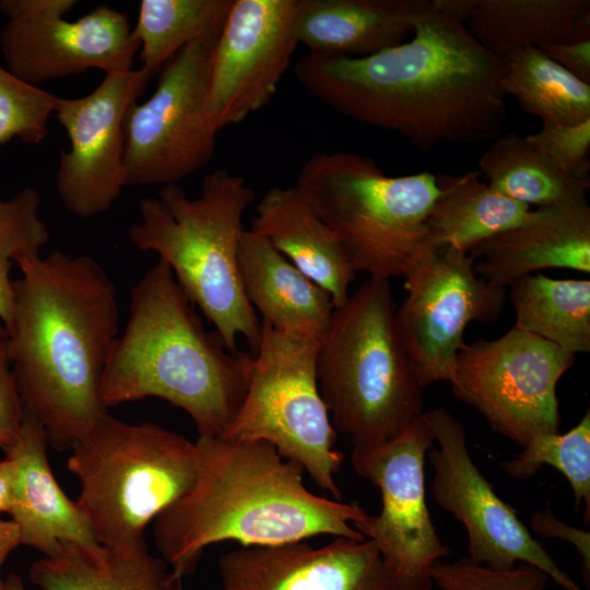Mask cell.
Masks as SVG:
<instances>
[{"label":"cell","instance_id":"6da1fadb","mask_svg":"<svg viewBox=\"0 0 590 590\" xmlns=\"http://www.w3.org/2000/svg\"><path fill=\"white\" fill-rule=\"evenodd\" d=\"M410 40L364 57L307 54L295 76L320 102L429 153L493 140L506 120L504 61L464 23L425 0Z\"/></svg>","mask_w":590,"mask_h":590},{"label":"cell","instance_id":"7a4b0ae2","mask_svg":"<svg viewBox=\"0 0 590 590\" xmlns=\"http://www.w3.org/2000/svg\"><path fill=\"white\" fill-rule=\"evenodd\" d=\"M9 356L21 401L48 445L69 450L107 410L102 377L118 338L113 281L86 255L52 251L16 263Z\"/></svg>","mask_w":590,"mask_h":590},{"label":"cell","instance_id":"3957f363","mask_svg":"<svg viewBox=\"0 0 590 590\" xmlns=\"http://www.w3.org/2000/svg\"><path fill=\"white\" fill-rule=\"evenodd\" d=\"M190 488L153 521L160 556L184 578L211 545H278L319 535L365 539L353 522L367 512L357 503L323 497L303 482V468L270 444L198 437Z\"/></svg>","mask_w":590,"mask_h":590},{"label":"cell","instance_id":"277c9868","mask_svg":"<svg viewBox=\"0 0 590 590\" xmlns=\"http://www.w3.org/2000/svg\"><path fill=\"white\" fill-rule=\"evenodd\" d=\"M253 355L206 331L169 267L157 260L131 291L130 314L102 382L108 410L158 398L186 412L198 437L223 435L244 401Z\"/></svg>","mask_w":590,"mask_h":590},{"label":"cell","instance_id":"5b68a950","mask_svg":"<svg viewBox=\"0 0 590 590\" xmlns=\"http://www.w3.org/2000/svg\"><path fill=\"white\" fill-rule=\"evenodd\" d=\"M255 192L227 170L204 177L200 194L190 198L178 184L139 202V220L128 229L130 243L166 262L193 305L214 326L231 352L245 338L255 355L261 321L240 281L238 248L246 210Z\"/></svg>","mask_w":590,"mask_h":590},{"label":"cell","instance_id":"8992f818","mask_svg":"<svg viewBox=\"0 0 590 590\" xmlns=\"http://www.w3.org/2000/svg\"><path fill=\"white\" fill-rule=\"evenodd\" d=\"M394 312L389 281L369 278L334 307L319 341V392L333 427L353 447L391 440L424 412Z\"/></svg>","mask_w":590,"mask_h":590},{"label":"cell","instance_id":"52a82bcc","mask_svg":"<svg viewBox=\"0 0 590 590\" xmlns=\"http://www.w3.org/2000/svg\"><path fill=\"white\" fill-rule=\"evenodd\" d=\"M294 187L337 235L356 273L389 281L434 250L426 221L439 193L435 174L388 176L359 153L320 152L305 161Z\"/></svg>","mask_w":590,"mask_h":590},{"label":"cell","instance_id":"ba28073f","mask_svg":"<svg viewBox=\"0 0 590 590\" xmlns=\"http://www.w3.org/2000/svg\"><path fill=\"white\" fill-rule=\"evenodd\" d=\"M75 500L102 545L145 542V530L191 486L196 444L154 423L104 414L69 449Z\"/></svg>","mask_w":590,"mask_h":590},{"label":"cell","instance_id":"9c48e42d","mask_svg":"<svg viewBox=\"0 0 590 590\" xmlns=\"http://www.w3.org/2000/svg\"><path fill=\"white\" fill-rule=\"evenodd\" d=\"M318 346L311 337L261 321L244 401L223 435L272 445L331 498L342 500L335 475L344 453L334 448L338 432L318 388Z\"/></svg>","mask_w":590,"mask_h":590},{"label":"cell","instance_id":"30bf717a","mask_svg":"<svg viewBox=\"0 0 590 590\" xmlns=\"http://www.w3.org/2000/svg\"><path fill=\"white\" fill-rule=\"evenodd\" d=\"M576 355L512 327L494 340L464 344L449 378L452 394L520 447L559 433L556 386Z\"/></svg>","mask_w":590,"mask_h":590},{"label":"cell","instance_id":"8fae6325","mask_svg":"<svg viewBox=\"0 0 590 590\" xmlns=\"http://www.w3.org/2000/svg\"><path fill=\"white\" fill-rule=\"evenodd\" d=\"M434 441L423 412L396 438L351 452L354 471L381 495L379 514H367L353 527L375 543L391 590H432V569L450 553L425 499L424 463Z\"/></svg>","mask_w":590,"mask_h":590},{"label":"cell","instance_id":"7c38bea8","mask_svg":"<svg viewBox=\"0 0 590 590\" xmlns=\"http://www.w3.org/2000/svg\"><path fill=\"white\" fill-rule=\"evenodd\" d=\"M215 42H194L160 71L154 93L134 102L123 122L126 186L172 185L212 158L217 131L206 115Z\"/></svg>","mask_w":590,"mask_h":590},{"label":"cell","instance_id":"4fadbf2b","mask_svg":"<svg viewBox=\"0 0 590 590\" xmlns=\"http://www.w3.org/2000/svg\"><path fill=\"white\" fill-rule=\"evenodd\" d=\"M474 263L445 247L425 252L403 275L408 295L394 324L421 388L449 381L467 326L495 322L504 310L506 288L479 275Z\"/></svg>","mask_w":590,"mask_h":590},{"label":"cell","instance_id":"5bb4252c","mask_svg":"<svg viewBox=\"0 0 590 590\" xmlns=\"http://www.w3.org/2000/svg\"><path fill=\"white\" fill-rule=\"evenodd\" d=\"M439 447L427 452L433 467L432 496L464 527L469 559L494 570L516 563L533 566L565 590H583L567 575L503 500L474 463L465 428L441 408L424 412Z\"/></svg>","mask_w":590,"mask_h":590},{"label":"cell","instance_id":"9a60e30c","mask_svg":"<svg viewBox=\"0 0 590 590\" xmlns=\"http://www.w3.org/2000/svg\"><path fill=\"white\" fill-rule=\"evenodd\" d=\"M153 75L143 67L106 73L90 94L57 98L54 114L70 149L60 153L56 190L72 214L93 217L109 210L120 197L126 186L125 117Z\"/></svg>","mask_w":590,"mask_h":590},{"label":"cell","instance_id":"2e32d148","mask_svg":"<svg viewBox=\"0 0 590 590\" xmlns=\"http://www.w3.org/2000/svg\"><path fill=\"white\" fill-rule=\"evenodd\" d=\"M298 0H233L213 47L206 115L219 132L266 107L298 45Z\"/></svg>","mask_w":590,"mask_h":590},{"label":"cell","instance_id":"e0dca14e","mask_svg":"<svg viewBox=\"0 0 590 590\" xmlns=\"http://www.w3.org/2000/svg\"><path fill=\"white\" fill-rule=\"evenodd\" d=\"M139 49L128 15L105 4L75 21L9 17L0 30L7 69L33 86L88 69L129 71Z\"/></svg>","mask_w":590,"mask_h":590},{"label":"cell","instance_id":"ac0fdd59","mask_svg":"<svg viewBox=\"0 0 590 590\" xmlns=\"http://www.w3.org/2000/svg\"><path fill=\"white\" fill-rule=\"evenodd\" d=\"M220 590H391L371 540L240 546L219 559Z\"/></svg>","mask_w":590,"mask_h":590},{"label":"cell","instance_id":"d6986e66","mask_svg":"<svg viewBox=\"0 0 590 590\" xmlns=\"http://www.w3.org/2000/svg\"><path fill=\"white\" fill-rule=\"evenodd\" d=\"M475 272L500 287L544 269L590 272L589 204L536 208L519 224L476 245Z\"/></svg>","mask_w":590,"mask_h":590},{"label":"cell","instance_id":"ffe728a7","mask_svg":"<svg viewBox=\"0 0 590 590\" xmlns=\"http://www.w3.org/2000/svg\"><path fill=\"white\" fill-rule=\"evenodd\" d=\"M42 425L26 411L16 441L4 451L13 464L11 520L21 545L56 555L63 543L96 546L97 542L76 502L61 489L47 457Z\"/></svg>","mask_w":590,"mask_h":590},{"label":"cell","instance_id":"44dd1931","mask_svg":"<svg viewBox=\"0 0 590 590\" xmlns=\"http://www.w3.org/2000/svg\"><path fill=\"white\" fill-rule=\"evenodd\" d=\"M238 267L244 293L260 321L280 331L323 338L334 309L330 295L252 229L240 236Z\"/></svg>","mask_w":590,"mask_h":590},{"label":"cell","instance_id":"7402d4cb","mask_svg":"<svg viewBox=\"0 0 590 590\" xmlns=\"http://www.w3.org/2000/svg\"><path fill=\"white\" fill-rule=\"evenodd\" d=\"M251 229L323 288L334 307L347 299L356 271L337 235L295 187L269 189L256 206Z\"/></svg>","mask_w":590,"mask_h":590},{"label":"cell","instance_id":"603a6c76","mask_svg":"<svg viewBox=\"0 0 590 590\" xmlns=\"http://www.w3.org/2000/svg\"><path fill=\"white\" fill-rule=\"evenodd\" d=\"M425 0H298V45L320 56L364 57L404 42Z\"/></svg>","mask_w":590,"mask_h":590},{"label":"cell","instance_id":"cb8c5ba5","mask_svg":"<svg viewBox=\"0 0 590 590\" xmlns=\"http://www.w3.org/2000/svg\"><path fill=\"white\" fill-rule=\"evenodd\" d=\"M30 579L39 590H184L182 578L146 542L63 543L56 555L31 565Z\"/></svg>","mask_w":590,"mask_h":590},{"label":"cell","instance_id":"d4e9b609","mask_svg":"<svg viewBox=\"0 0 590 590\" xmlns=\"http://www.w3.org/2000/svg\"><path fill=\"white\" fill-rule=\"evenodd\" d=\"M464 25L503 60L528 47L590 39V1L474 0Z\"/></svg>","mask_w":590,"mask_h":590},{"label":"cell","instance_id":"484cf974","mask_svg":"<svg viewBox=\"0 0 590 590\" xmlns=\"http://www.w3.org/2000/svg\"><path fill=\"white\" fill-rule=\"evenodd\" d=\"M479 170L437 174L439 193L426 221L433 249L470 252L483 240L523 221L530 206L514 201L480 179Z\"/></svg>","mask_w":590,"mask_h":590},{"label":"cell","instance_id":"4316f807","mask_svg":"<svg viewBox=\"0 0 590 590\" xmlns=\"http://www.w3.org/2000/svg\"><path fill=\"white\" fill-rule=\"evenodd\" d=\"M477 164L491 188L521 204L546 208L587 202L589 179L568 175L516 133L497 138Z\"/></svg>","mask_w":590,"mask_h":590},{"label":"cell","instance_id":"83f0119b","mask_svg":"<svg viewBox=\"0 0 590 590\" xmlns=\"http://www.w3.org/2000/svg\"><path fill=\"white\" fill-rule=\"evenodd\" d=\"M514 327L575 355L590 351V281L526 275L509 286Z\"/></svg>","mask_w":590,"mask_h":590},{"label":"cell","instance_id":"f1b7e54d","mask_svg":"<svg viewBox=\"0 0 590 590\" xmlns=\"http://www.w3.org/2000/svg\"><path fill=\"white\" fill-rule=\"evenodd\" d=\"M503 61V91L526 113L564 126L590 118V84L570 74L536 47L518 50Z\"/></svg>","mask_w":590,"mask_h":590},{"label":"cell","instance_id":"f546056e","mask_svg":"<svg viewBox=\"0 0 590 590\" xmlns=\"http://www.w3.org/2000/svg\"><path fill=\"white\" fill-rule=\"evenodd\" d=\"M233 0H141L132 30L139 60L153 74L182 48L215 42Z\"/></svg>","mask_w":590,"mask_h":590},{"label":"cell","instance_id":"4dcf8cb0","mask_svg":"<svg viewBox=\"0 0 590 590\" xmlns=\"http://www.w3.org/2000/svg\"><path fill=\"white\" fill-rule=\"evenodd\" d=\"M543 465L558 470L570 484L574 507L583 504L585 521L590 519V411L565 434H548L534 438L515 459L500 463L515 480H529Z\"/></svg>","mask_w":590,"mask_h":590},{"label":"cell","instance_id":"1f68e13d","mask_svg":"<svg viewBox=\"0 0 590 590\" xmlns=\"http://www.w3.org/2000/svg\"><path fill=\"white\" fill-rule=\"evenodd\" d=\"M40 194L25 187L8 200L0 198V318L7 326L13 309V263L40 256L49 231L39 216Z\"/></svg>","mask_w":590,"mask_h":590},{"label":"cell","instance_id":"d6a6232c","mask_svg":"<svg viewBox=\"0 0 590 590\" xmlns=\"http://www.w3.org/2000/svg\"><path fill=\"white\" fill-rule=\"evenodd\" d=\"M57 98L0 66V145L14 139L25 144H39L49 133L48 120Z\"/></svg>","mask_w":590,"mask_h":590},{"label":"cell","instance_id":"836d02e7","mask_svg":"<svg viewBox=\"0 0 590 590\" xmlns=\"http://www.w3.org/2000/svg\"><path fill=\"white\" fill-rule=\"evenodd\" d=\"M432 578L439 590H545L548 580L545 573L527 564L498 571L468 557L455 563L437 562Z\"/></svg>","mask_w":590,"mask_h":590},{"label":"cell","instance_id":"e575fe53","mask_svg":"<svg viewBox=\"0 0 590 590\" xmlns=\"http://www.w3.org/2000/svg\"><path fill=\"white\" fill-rule=\"evenodd\" d=\"M524 139L557 162L568 175L589 179L590 118L571 126L542 121L541 130Z\"/></svg>","mask_w":590,"mask_h":590},{"label":"cell","instance_id":"d590c367","mask_svg":"<svg viewBox=\"0 0 590 590\" xmlns=\"http://www.w3.org/2000/svg\"><path fill=\"white\" fill-rule=\"evenodd\" d=\"M24 418L8 349L5 326L0 318V449L8 450L17 439Z\"/></svg>","mask_w":590,"mask_h":590},{"label":"cell","instance_id":"8d00e7d4","mask_svg":"<svg viewBox=\"0 0 590 590\" xmlns=\"http://www.w3.org/2000/svg\"><path fill=\"white\" fill-rule=\"evenodd\" d=\"M533 531L545 538L560 539L573 544L581 557L582 576L590 580V533L556 519L548 509L534 511L530 518Z\"/></svg>","mask_w":590,"mask_h":590},{"label":"cell","instance_id":"74e56055","mask_svg":"<svg viewBox=\"0 0 590 590\" xmlns=\"http://www.w3.org/2000/svg\"><path fill=\"white\" fill-rule=\"evenodd\" d=\"M577 79L590 84V39L536 47Z\"/></svg>","mask_w":590,"mask_h":590},{"label":"cell","instance_id":"f35d334b","mask_svg":"<svg viewBox=\"0 0 590 590\" xmlns=\"http://www.w3.org/2000/svg\"><path fill=\"white\" fill-rule=\"evenodd\" d=\"M73 0H1L0 12L9 17H63L74 5Z\"/></svg>","mask_w":590,"mask_h":590},{"label":"cell","instance_id":"ab89813d","mask_svg":"<svg viewBox=\"0 0 590 590\" xmlns=\"http://www.w3.org/2000/svg\"><path fill=\"white\" fill-rule=\"evenodd\" d=\"M21 545L17 527L12 520L0 518V590H5V580L1 577V568L8 556Z\"/></svg>","mask_w":590,"mask_h":590},{"label":"cell","instance_id":"60d3db41","mask_svg":"<svg viewBox=\"0 0 590 590\" xmlns=\"http://www.w3.org/2000/svg\"><path fill=\"white\" fill-rule=\"evenodd\" d=\"M14 470L7 457L0 460V514L10 511L12 503Z\"/></svg>","mask_w":590,"mask_h":590},{"label":"cell","instance_id":"b9f144b4","mask_svg":"<svg viewBox=\"0 0 590 590\" xmlns=\"http://www.w3.org/2000/svg\"><path fill=\"white\" fill-rule=\"evenodd\" d=\"M5 590H26L22 578L17 574H10L5 579Z\"/></svg>","mask_w":590,"mask_h":590}]
</instances>
